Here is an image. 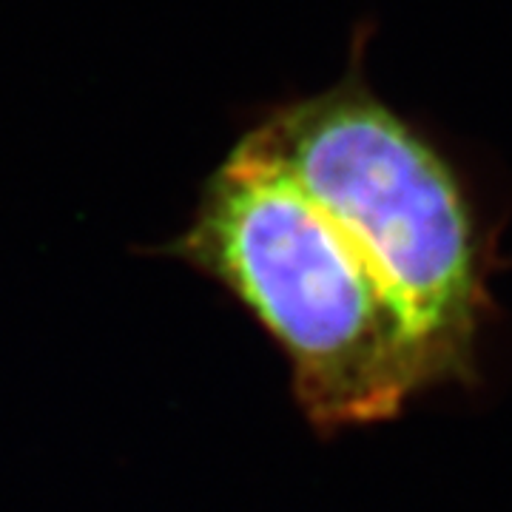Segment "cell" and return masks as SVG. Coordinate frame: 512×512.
<instances>
[{
	"label": "cell",
	"mask_w": 512,
	"mask_h": 512,
	"mask_svg": "<svg viewBox=\"0 0 512 512\" xmlns=\"http://www.w3.org/2000/svg\"><path fill=\"white\" fill-rule=\"evenodd\" d=\"M171 254L220 282L268 330L316 430L393 419L441 384L359 242L245 137L205 183Z\"/></svg>",
	"instance_id": "6da1fadb"
},
{
	"label": "cell",
	"mask_w": 512,
	"mask_h": 512,
	"mask_svg": "<svg viewBox=\"0 0 512 512\" xmlns=\"http://www.w3.org/2000/svg\"><path fill=\"white\" fill-rule=\"evenodd\" d=\"M245 140L359 242L439 382L461 379L481 288L470 217L439 157L353 77L268 114Z\"/></svg>",
	"instance_id": "7a4b0ae2"
}]
</instances>
